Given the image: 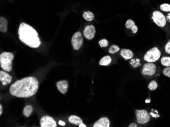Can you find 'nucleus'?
Returning <instances> with one entry per match:
<instances>
[{"label":"nucleus","instance_id":"obj_10","mask_svg":"<svg viewBox=\"0 0 170 127\" xmlns=\"http://www.w3.org/2000/svg\"><path fill=\"white\" fill-rule=\"evenodd\" d=\"M83 33L86 38L88 40H91L94 38L95 35V28L93 25L87 26L85 28Z\"/></svg>","mask_w":170,"mask_h":127},{"label":"nucleus","instance_id":"obj_14","mask_svg":"<svg viewBox=\"0 0 170 127\" xmlns=\"http://www.w3.org/2000/svg\"><path fill=\"white\" fill-rule=\"evenodd\" d=\"M121 56L124 59L128 60L132 59L134 57V53L130 49H122L120 52Z\"/></svg>","mask_w":170,"mask_h":127},{"label":"nucleus","instance_id":"obj_18","mask_svg":"<svg viewBox=\"0 0 170 127\" xmlns=\"http://www.w3.org/2000/svg\"><path fill=\"white\" fill-rule=\"evenodd\" d=\"M33 110V108L32 105H28L23 108V115L27 118H29L31 116V114H32Z\"/></svg>","mask_w":170,"mask_h":127},{"label":"nucleus","instance_id":"obj_4","mask_svg":"<svg viewBox=\"0 0 170 127\" xmlns=\"http://www.w3.org/2000/svg\"><path fill=\"white\" fill-rule=\"evenodd\" d=\"M161 53L160 50L157 47H154L149 50L146 53L144 57V59L148 62H156L160 59Z\"/></svg>","mask_w":170,"mask_h":127},{"label":"nucleus","instance_id":"obj_17","mask_svg":"<svg viewBox=\"0 0 170 127\" xmlns=\"http://www.w3.org/2000/svg\"><path fill=\"white\" fill-rule=\"evenodd\" d=\"M112 61V59L111 57L109 56H106L102 58L99 61V65L102 66H108L111 63Z\"/></svg>","mask_w":170,"mask_h":127},{"label":"nucleus","instance_id":"obj_22","mask_svg":"<svg viewBox=\"0 0 170 127\" xmlns=\"http://www.w3.org/2000/svg\"><path fill=\"white\" fill-rule=\"evenodd\" d=\"M120 50V48L116 45H113L108 50L109 53L111 54H114V53L118 52Z\"/></svg>","mask_w":170,"mask_h":127},{"label":"nucleus","instance_id":"obj_26","mask_svg":"<svg viewBox=\"0 0 170 127\" xmlns=\"http://www.w3.org/2000/svg\"><path fill=\"white\" fill-rule=\"evenodd\" d=\"M163 74L165 76L170 78V67L166 68L163 70Z\"/></svg>","mask_w":170,"mask_h":127},{"label":"nucleus","instance_id":"obj_1","mask_svg":"<svg viewBox=\"0 0 170 127\" xmlns=\"http://www.w3.org/2000/svg\"><path fill=\"white\" fill-rule=\"evenodd\" d=\"M38 80L35 77L29 76L16 80L11 85V95L19 98H28L34 95L38 90Z\"/></svg>","mask_w":170,"mask_h":127},{"label":"nucleus","instance_id":"obj_9","mask_svg":"<svg viewBox=\"0 0 170 127\" xmlns=\"http://www.w3.org/2000/svg\"><path fill=\"white\" fill-rule=\"evenodd\" d=\"M156 70V68L155 64L149 62L148 63L145 64L143 68L142 74L143 75H147L152 76L155 74Z\"/></svg>","mask_w":170,"mask_h":127},{"label":"nucleus","instance_id":"obj_31","mask_svg":"<svg viewBox=\"0 0 170 127\" xmlns=\"http://www.w3.org/2000/svg\"><path fill=\"white\" fill-rule=\"evenodd\" d=\"M2 105H0V116H1L2 114Z\"/></svg>","mask_w":170,"mask_h":127},{"label":"nucleus","instance_id":"obj_7","mask_svg":"<svg viewBox=\"0 0 170 127\" xmlns=\"http://www.w3.org/2000/svg\"><path fill=\"white\" fill-rule=\"evenodd\" d=\"M83 43V38L81 32H77L72 36L71 44L73 49L78 50L81 48Z\"/></svg>","mask_w":170,"mask_h":127},{"label":"nucleus","instance_id":"obj_30","mask_svg":"<svg viewBox=\"0 0 170 127\" xmlns=\"http://www.w3.org/2000/svg\"><path fill=\"white\" fill-rule=\"evenodd\" d=\"M59 124L61 126H65V123H64L63 121H59Z\"/></svg>","mask_w":170,"mask_h":127},{"label":"nucleus","instance_id":"obj_20","mask_svg":"<svg viewBox=\"0 0 170 127\" xmlns=\"http://www.w3.org/2000/svg\"><path fill=\"white\" fill-rule=\"evenodd\" d=\"M161 63L162 66L170 67V57H163L161 59Z\"/></svg>","mask_w":170,"mask_h":127},{"label":"nucleus","instance_id":"obj_32","mask_svg":"<svg viewBox=\"0 0 170 127\" xmlns=\"http://www.w3.org/2000/svg\"><path fill=\"white\" fill-rule=\"evenodd\" d=\"M79 127H86L87 126L85 125V124H84L83 123H81V124H80L79 125Z\"/></svg>","mask_w":170,"mask_h":127},{"label":"nucleus","instance_id":"obj_3","mask_svg":"<svg viewBox=\"0 0 170 127\" xmlns=\"http://www.w3.org/2000/svg\"><path fill=\"white\" fill-rule=\"evenodd\" d=\"M14 55L11 52H4L0 55V65L3 70L10 72L12 68Z\"/></svg>","mask_w":170,"mask_h":127},{"label":"nucleus","instance_id":"obj_28","mask_svg":"<svg viewBox=\"0 0 170 127\" xmlns=\"http://www.w3.org/2000/svg\"><path fill=\"white\" fill-rule=\"evenodd\" d=\"M131 30H132V32L133 33L136 34V33L137 32H138V27H137L136 25H134V26L131 28Z\"/></svg>","mask_w":170,"mask_h":127},{"label":"nucleus","instance_id":"obj_24","mask_svg":"<svg viewBox=\"0 0 170 127\" xmlns=\"http://www.w3.org/2000/svg\"><path fill=\"white\" fill-rule=\"evenodd\" d=\"M134 25H135V24H134V21H133L132 19H128L126 22L125 26L128 29H130L131 30V28Z\"/></svg>","mask_w":170,"mask_h":127},{"label":"nucleus","instance_id":"obj_19","mask_svg":"<svg viewBox=\"0 0 170 127\" xmlns=\"http://www.w3.org/2000/svg\"><path fill=\"white\" fill-rule=\"evenodd\" d=\"M83 18L87 21H92L94 18V15L93 13H92L90 11L85 12L83 14Z\"/></svg>","mask_w":170,"mask_h":127},{"label":"nucleus","instance_id":"obj_2","mask_svg":"<svg viewBox=\"0 0 170 127\" xmlns=\"http://www.w3.org/2000/svg\"><path fill=\"white\" fill-rule=\"evenodd\" d=\"M19 39L22 42L28 46L37 48L41 45L38 34L32 26L26 23H21L18 30Z\"/></svg>","mask_w":170,"mask_h":127},{"label":"nucleus","instance_id":"obj_15","mask_svg":"<svg viewBox=\"0 0 170 127\" xmlns=\"http://www.w3.org/2000/svg\"><path fill=\"white\" fill-rule=\"evenodd\" d=\"M8 21L4 17H0V31L2 32H6L7 31Z\"/></svg>","mask_w":170,"mask_h":127},{"label":"nucleus","instance_id":"obj_29","mask_svg":"<svg viewBox=\"0 0 170 127\" xmlns=\"http://www.w3.org/2000/svg\"><path fill=\"white\" fill-rule=\"evenodd\" d=\"M129 127H138L137 126V125L135 123H132V124H130V125H129Z\"/></svg>","mask_w":170,"mask_h":127},{"label":"nucleus","instance_id":"obj_16","mask_svg":"<svg viewBox=\"0 0 170 127\" xmlns=\"http://www.w3.org/2000/svg\"><path fill=\"white\" fill-rule=\"evenodd\" d=\"M68 121L69 122L74 124L75 125H79L81 124V123H83V121L80 118V117H77V116H71L69 119H68Z\"/></svg>","mask_w":170,"mask_h":127},{"label":"nucleus","instance_id":"obj_8","mask_svg":"<svg viewBox=\"0 0 170 127\" xmlns=\"http://www.w3.org/2000/svg\"><path fill=\"white\" fill-rule=\"evenodd\" d=\"M40 124L41 127H57V126L54 119L47 116L42 117L40 121Z\"/></svg>","mask_w":170,"mask_h":127},{"label":"nucleus","instance_id":"obj_25","mask_svg":"<svg viewBox=\"0 0 170 127\" xmlns=\"http://www.w3.org/2000/svg\"><path fill=\"white\" fill-rule=\"evenodd\" d=\"M108 42L106 39H102L99 42V45L101 47H106L108 46Z\"/></svg>","mask_w":170,"mask_h":127},{"label":"nucleus","instance_id":"obj_6","mask_svg":"<svg viewBox=\"0 0 170 127\" xmlns=\"http://www.w3.org/2000/svg\"><path fill=\"white\" fill-rule=\"evenodd\" d=\"M152 19L157 26L160 27H164L166 26V17L160 11H155L153 13Z\"/></svg>","mask_w":170,"mask_h":127},{"label":"nucleus","instance_id":"obj_13","mask_svg":"<svg viewBox=\"0 0 170 127\" xmlns=\"http://www.w3.org/2000/svg\"><path fill=\"white\" fill-rule=\"evenodd\" d=\"M110 121L107 118H102L98 120L94 124L93 127H110Z\"/></svg>","mask_w":170,"mask_h":127},{"label":"nucleus","instance_id":"obj_27","mask_svg":"<svg viewBox=\"0 0 170 127\" xmlns=\"http://www.w3.org/2000/svg\"><path fill=\"white\" fill-rule=\"evenodd\" d=\"M165 48V51H166V53L170 54V40L168 41L167 44H166Z\"/></svg>","mask_w":170,"mask_h":127},{"label":"nucleus","instance_id":"obj_12","mask_svg":"<svg viewBox=\"0 0 170 127\" xmlns=\"http://www.w3.org/2000/svg\"><path fill=\"white\" fill-rule=\"evenodd\" d=\"M56 86L58 90L63 94H65L67 92L68 88V84L65 80H60L58 82Z\"/></svg>","mask_w":170,"mask_h":127},{"label":"nucleus","instance_id":"obj_5","mask_svg":"<svg viewBox=\"0 0 170 127\" xmlns=\"http://www.w3.org/2000/svg\"><path fill=\"white\" fill-rule=\"evenodd\" d=\"M136 121L140 124H145L150 121V115L145 109L136 110Z\"/></svg>","mask_w":170,"mask_h":127},{"label":"nucleus","instance_id":"obj_11","mask_svg":"<svg viewBox=\"0 0 170 127\" xmlns=\"http://www.w3.org/2000/svg\"><path fill=\"white\" fill-rule=\"evenodd\" d=\"M12 77L10 76L7 72L1 70L0 72V80L3 86H6L11 82Z\"/></svg>","mask_w":170,"mask_h":127},{"label":"nucleus","instance_id":"obj_23","mask_svg":"<svg viewBox=\"0 0 170 127\" xmlns=\"http://www.w3.org/2000/svg\"><path fill=\"white\" fill-rule=\"evenodd\" d=\"M160 9L164 12H170V5L168 4H162L160 5Z\"/></svg>","mask_w":170,"mask_h":127},{"label":"nucleus","instance_id":"obj_21","mask_svg":"<svg viewBox=\"0 0 170 127\" xmlns=\"http://www.w3.org/2000/svg\"><path fill=\"white\" fill-rule=\"evenodd\" d=\"M157 87H158V84L157 83L155 82V80H152L151 81L150 83L148 85V88H149L150 90L153 91V90H155L156 89H157Z\"/></svg>","mask_w":170,"mask_h":127}]
</instances>
